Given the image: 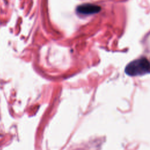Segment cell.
Segmentation results:
<instances>
[{"label":"cell","mask_w":150,"mask_h":150,"mask_svg":"<svg viewBox=\"0 0 150 150\" xmlns=\"http://www.w3.org/2000/svg\"><path fill=\"white\" fill-rule=\"evenodd\" d=\"M125 72L129 76H138L149 74L150 73V62L145 57L135 59L127 65Z\"/></svg>","instance_id":"6da1fadb"},{"label":"cell","mask_w":150,"mask_h":150,"mask_svg":"<svg viewBox=\"0 0 150 150\" xmlns=\"http://www.w3.org/2000/svg\"><path fill=\"white\" fill-rule=\"evenodd\" d=\"M100 6L93 4H84L77 8V11L83 15H91L100 11Z\"/></svg>","instance_id":"7a4b0ae2"}]
</instances>
